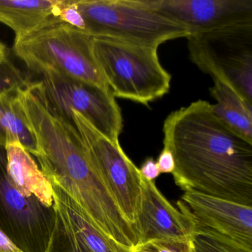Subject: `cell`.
Segmentation results:
<instances>
[{
	"label": "cell",
	"instance_id": "obj_15",
	"mask_svg": "<svg viewBox=\"0 0 252 252\" xmlns=\"http://www.w3.org/2000/svg\"><path fill=\"white\" fill-rule=\"evenodd\" d=\"M63 0H0V23L16 37L30 33L57 18Z\"/></svg>",
	"mask_w": 252,
	"mask_h": 252
},
{
	"label": "cell",
	"instance_id": "obj_17",
	"mask_svg": "<svg viewBox=\"0 0 252 252\" xmlns=\"http://www.w3.org/2000/svg\"><path fill=\"white\" fill-rule=\"evenodd\" d=\"M214 82L210 94L217 103L211 104L212 111L234 132L252 143V104L225 84L218 80Z\"/></svg>",
	"mask_w": 252,
	"mask_h": 252
},
{
	"label": "cell",
	"instance_id": "obj_12",
	"mask_svg": "<svg viewBox=\"0 0 252 252\" xmlns=\"http://www.w3.org/2000/svg\"><path fill=\"white\" fill-rule=\"evenodd\" d=\"M135 228L138 244L167 239L191 240L195 230L194 223L168 201L154 181L143 177Z\"/></svg>",
	"mask_w": 252,
	"mask_h": 252
},
{
	"label": "cell",
	"instance_id": "obj_5",
	"mask_svg": "<svg viewBox=\"0 0 252 252\" xmlns=\"http://www.w3.org/2000/svg\"><path fill=\"white\" fill-rule=\"evenodd\" d=\"M93 50L114 97L149 105L170 90L172 77L160 63L158 48L94 37Z\"/></svg>",
	"mask_w": 252,
	"mask_h": 252
},
{
	"label": "cell",
	"instance_id": "obj_21",
	"mask_svg": "<svg viewBox=\"0 0 252 252\" xmlns=\"http://www.w3.org/2000/svg\"><path fill=\"white\" fill-rule=\"evenodd\" d=\"M132 252H193L191 240L167 239L138 244Z\"/></svg>",
	"mask_w": 252,
	"mask_h": 252
},
{
	"label": "cell",
	"instance_id": "obj_2",
	"mask_svg": "<svg viewBox=\"0 0 252 252\" xmlns=\"http://www.w3.org/2000/svg\"><path fill=\"white\" fill-rule=\"evenodd\" d=\"M51 182L65 191L98 230L127 249L138 245V237L97 173L83 143L65 151L38 158Z\"/></svg>",
	"mask_w": 252,
	"mask_h": 252
},
{
	"label": "cell",
	"instance_id": "obj_7",
	"mask_svg": "<svg viewBox=\"0 0 252 252\" xmlns=\"http://www.w3.org/2000/svg\"><path fill=\"white\" fill-rule=\"evenodd\" d=\"M71 118L88 160L126 220L135 228L141 195L142 176L139 169L126 156L119 142L106 138L79 113L72 112Z\"/></svg>",
	"mask_w": 252,
	"mask_h": 252
},
{
	"label": "cell",
	"instance_id": "obj_23",
	"mask_svg": "<svg viewBox=\"0 0 252 252\" xmlns=\"http://www.w3.org/2000/svg\"><path fill=\"white\" fill-rule=\"evenodd\" d=\"M139 171L143 178L150 181H154L160 174L157 163L153 158H147L143 163Z\"/></svg>",
	"mask_w": 252,
	"mask_h": 252
},
{
	"label": "cell",
	"instance_id": "obj_19",
	"mask_svg": "<svg viewBox=\"0 0 252 252\" xmlns=\"http://www.w3.org/2000/svg\"><path fill=\"white\" fill-rule=\"evenodd\" d=\"M193 252H252L234 240L205 228H196L191 239Z\"/></svg>",
	"mask_w": 252,
	"mask_h": 252
},
{
	"label": "cell",
	"instance_id": "obj_18",
	"mask_svg": "<svg viewBox=\"0 0 252 252\" xmlns=\"http://www.w3.org/2000/svg\"><path fill=\"white\" fill-rule=\"evenodd\" d=\"M56 222L45 252H91L84 242L75 234L54 203Z\"/></svg>",
	"mask_w": 252,
	"mask_h": 252
},
{
	"label": "cell",
	"instance_id": "obj_14",
	"mask_svg": "<svg viewBox=\"0 0 252 252\" xmlns=\"http://www.w3.org/2000/svg\"><path fill=\"white\" fill-rule=\"evenodd\" d=\"M54 202L61 210L70 228L91 252H132L98 230L88 219L77 203L55 183Z\"/></svg>",
	"mask_w": 252,
	"mask_h": 252
},
{
	"label": "cell",
	"instance_id": "obj_6",
	"mask_svg": "<svg viewBox=\"0 0 252 252\" xmlns=\"http://www.w3.org/2000/svg\"><path fill=\"white\" fill-rule=\"evenodd\" d=\"M191 62L252 104V19L187 37Z\"/></svg>",
	"mask_w": 252,
	"mask_h": 252
},
{
	"label": "cell",
	"instance_id": "obj_4",
	"mask_svg": "<svg viewBox=\"0 0 252 252\" xmlns=\"http://www.w3.org/2000/svg\"><path fill=\"white\" fill-rule=\"evenodd\" d=\"M85 31L93 37L108 38L158 48L189 30L153 8L147 0H73Z\"/></svg>",
	"mask_w": 252,
	"mask_h": 252
},
{
	"label": "cell",
	"instance_id": "obj_20",
	"mask_svg": "<svg viewBox=\"0 0 252 252\" xmlns=\"http://www.w3.org/2000/svg\"><path fill=\"white\" fill-rule=\"evenodd\" d=\"M30 82L27 75L9 59L0 63V95L17 93Z\"/></svg>",
	"mask_w": 252,
	"mask_h": 252
},
{
	"label": "cell",
	"instance_id": "obj_16",
	"mask_svg": "<svg viewBox=\"0 0 252 252\" xmlns=\"http://www.w3.org/2000/svg\"><path fill=\"white\" fill-rule=\"evenodd\" d=\"M18 142L33 156L39 147L17 93L0 95V147Z\"/></svg>",
	"mask_w": 252,
	"mask_h": 252
},
{
	"label": "cell",
	"instance_id": "obj_10",
	"mask_svg": "<svg viewBox=\"0 0 252 252\" xmlns=\"http://www.w3.org/2000/svg\"><path fill=\"white\" fill-rule=\"evenodd\" d=\"M178 208L194 223L252 250V206L195 191H185Z\"/></svg>",
	"mask_w": 252,
	"mask_h": 252
},
{
	"label": "cell",
	"instance_id": "obj_13",
	"mask_svg": "<svg viewBox=\"0 0 252 252\" xmlns=\"http://www.w3.org/2000/svg\"><path fill=\"white\" fill-rule=\"evenodd\" d=\"M7 171L17 189L26 197L35 196L48 207L54 206V190L30 153L18 142L5 147Z\"/></svg>",
	"mask_w": 252,
	"mask_h": 252
},
{
	"label": "cell",
	"instance_id": "obj_24",
	"mask_svg": "<svg viewBox=\"0 0 252 252\" xmlns=\"http://www.w3.org/2000/svg\"><path fill=\"white\" fill-rule=\"evenodd\" d=\"M0 252H23L2 231H0Z\"/></svg>",
	"mask_w": 252,
	"mask_h": 252
},
{
	"label": "cell",
	"instance_id": "obj_11",
	"mask_svg": "<svg viewBox=\"0 0 252 252\" xmlns=\"http://www.w3.org/2000/svg\"><path fill=\"white\" fill-rule=\"evenodd\" d=\"M190 34L252 19V0H147Z\"/></svg>",
	"mask_w": 252,
	"mask_h": 252
},
{
	"label": "cell",
	"instance_id": "obj_3",
	"mask_svg": "<svg viewBox=\"0 0 252 252\" xmlns=\"http://www.w3.org/2000/svg\"><path fill=\"white\" fill-rule=\"evenodd\" d=\"M85 31L54 18L39 29L15 37L14 52L38 74L60 75L110 91Z\"/></svg>",
	"mask_w": 252,
	"mask_h": 252
},
{
	"label": "cell",
	"instance_id": "obj_22",
	"mask_svg": "<svg viewBox=\"0 0 252 252\" xmlns=\"http://www.w3.org/2000/svg\"><path fill=\"white\" fill-rule=\"evenodd\" d=\"M157 163L160 173H172L175 169V160L170 150L163 147Z\"/></svg>",
	"mask_w": 252,
	"mask_h": 252
},
{
	"label": "cell",
	"instance_id": "obj_25",
	"mask_svg": "<svg viewBox=\"0 0 252 252\" xmlns=\"http://www.w3.org/2000/svg\"><path fill=\"white\" fill-rule=\"evenodd\" d=\"M8 58V54H7V49L5 45L0 42V63L5 61Z\"/></svg>",
	"mask_w": 252,
	"mask_h": 252
},
{
	"label": "cell",
	"instance_id": "obj_1",
	"mask_svg": "<svg viewBox=\"0 0 252 252\" xmlns=\"http://www.w3.org/2000/svg\"><path fill=\"white\" fill-rule=\"evenodd\" d=\"M163 132L181 189L252 206V143L217 117L210 103L198 100L172 112Z\"/></svg>",
	"mask_w": 252,
	"mask_h": 252
},
{
	"label": "cell",
	"instance_id": "obj_8",
	"mask_svg": "<svg viewBox=\"0 0 252 252\" xmlns=\"http://www.w3.org/2000/svg\"><path fill=\"white\" fill-rule=\"evenodd\" d=\"M55 206L26 197L11 181L6 152L0 147V231L23 252H45L54 229Z\"/></svg>",
	"mask_w": 252,
	"mask_h": 252
},
{
	"label": "cell",
	"instance_id": "obj_9",
	"mask_svg": "<svg viewBox=\"0 0 252 252\" xmlns=\"http://www.w3.org/2000/svg\"><path fill=\"white\" fill-rule=\"evenodd\" d=\"M41 77L45 95L59 113L70 121L72 112L79 113L106 138L119 142L123 117L110 90L60 75L48 73Z\"/></svg>",
	"mask_w": 252,
	"mask_h": 252
}]
</instances>
